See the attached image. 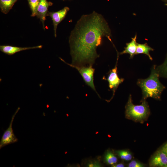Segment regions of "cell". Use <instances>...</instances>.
<instances>
[{"instance_id": "cell-9", "label": "cell", "mask_w": 167, "mask_h": 167, "mask_svg": "<svg viewBox=\"0 0 167 167\" xmlns=\"http://www.w3.org/2000/svg\"><path fill=\"white\" fill-rule=\"evenodd\" d=\"M42 47V45L29 47H19L9 45H2L0 46V50L6 54L12 55L21 51L32 49H41Z\"/></svg>"}, {"instance_id": "cell-10", "label": "cell", "mask_w": 167, "mask_h": 167, "mask_svg": "<svg viewBox=\"0 0 167 167\" xmlns=\"http://www.w3.org/2000/svg\"><path fill=\"white\" fill-rule=\"evenodd\" d=\"M52 4V3L48 2L47 0H40L37 8L36 16L41 22L44 29V23L46 16H47L48 8Z\"/></svg>"}, {"instance_id": "cell-2", "label": "cell", "mask_w": 167, "mask_h": 167, "mask_svg": "<svg viewBox=\"0 0 167 167\" xmlns=\"http://www.w3.org/2000/svg\"><path fill=\"white\" fill-rule=\"evenodd\" d=\"M159 77L155 66L152 69L148 78L138 79L137 84L141 89L143 100L149 97L157 100L161 99V93L165 87L160 82Z\"/></svg>"}, {"instance_id": "cell-18", "label": "cell", "mask_w": 167, "mask_h": 167, "mask_svg": "<svg viewBox=\"0 0 167 167\" xmlns=\"http://www.w3.org/2000/svg\"><path fill=\"white\" fill-rule=\"evenodd\" d=\"M144 166L142 163L134 160L131 161L128 165L129 167H143Z\"/></svg>"}, {"instance_id": "cell-5", "label": "cell", "mask_w": 167, "mask_h": 167, "mask_svg": "<svg viewBox=\"0 0 167 167\" xmlns=\"http://www.w3.org/2000/svg\"><path fill=\"white\" fill-rule=\"evenodd\" d=\"M20 109L19 107H18L17 109L12 117L8 127L3 134L0 141V149L6 145L16 142L18 141V138L13 132L12 124L15 117Z\"/></svg>"}, {"instance_id": "cell-4", "label": "cell", "mask_w": 167, "mask_h": 167, "mask_svg": "<svg viewBox=\"0 0 167 167\" xmlns=\"http://www.w3.org/2000/svg\"><path fill=\"white\" fill-rule=\"evenodd\" d=\"M60 59L65 63L77 70L82 77L86 84L96 92L94 84L93 77L95 69L92 67V66H73L66 62L62 58Z\"/></svg>"}, {"instance_id": "cell-16", "label": "cell", "mask_w": 167, "mask_h": 167, "mask_svg": "<svg viewBox=\"0 0 167 167\" xmlns=\"http://www.w3.org/2000/svg\"><path fill=\"white\" fill-rule=\"evenodd\" d=\"M116 153L120 158L124 161H129L131 160L132 157L131 153L126 150H120L116 151Z\"/></svg>"}, {"instance_id": "cell-22", "label": "cell", "mask_w": 167, "mask_h": 167, "mask_svg": "<svg viewBox=\"0 0 167 167\" xmlns=\"http://www.w3.org/2000/svg\"><path fill=\"white\" fill-rule=\"evenodd\" d=\"M165 5L166 6H167V3H165Z\"/></svg>"}, {"instance_id": "cell-7", "label": "cell", "mask_w": 167, "mask_h": 167, "mask_svg": "<svg viewBox=\"0 0 167 167\" xmlns=\"http://www.w3.org/2000/svg\"><path fill=\"white\" fill-rule=\"evenodd\" d=\"M151 167H167V155L161 149L156 151L149 161Z\"/></svg>"}, {"instance_id": "cell-11", "label": "cell", "mask_w": 167, "mask_h": 167, "mask_svg": "<svg viewBox=\"0 0 167 167\" xmlns=\"http://www.w3.org/2000/svg\"><path fill=\"white\" fill-rule=\"evenodd\" d=\"M136 40L137 35L135 34L134 37L131 38V41L126 44V46L125 47L124 49L120 53V54H128L130 55V58H132L136 54L138 43Z\"/></svg>"}, {"instance_id": "cell-1", "label": "cell", "mask_w": 167, "mask_h": 167, "mask_svg": "<svg viewBox=\"0 0 167 167\" xmlns=\"http://www.w3.org/2000/svg\"><path fill=\"white\" fill-rule=\"evenodd\" d=\"M111 33L108 23L101 14L94 11L82 16L69 37L72 59L69 64L92 66L99 57L96 49L101 44L103 37H106L112 42Z\"/></svg>"}, {"instance_id": "cell-20", "label": "cell", "mask_w": 167, "mask_h": 167, "mask_svg": "<svg viewBox=\"0 0 167 167\" xmlns=\"http://www.w3.org/2000/svg\"><path fill=\"white\" fill-rule=\"evenodd\" d=\"M113 167H124L125 166V165L122 163H120L118 164H115L112 165Z\"/></svg>"}, {"instance_id": "cell-3", "label": "cell", "mask_w": 167, "mask_h": 167, "mask_svg": "<svg viewBox=\"0 0 167 167\" xmlns=\"http://www.w3.org/2000/svg\"><path fill=\"white\" fill-rule=\"evenodd\" d=\"M125 109L126 118L140 123L146 121L150 113L148 104L145 100H143L141 105H135L132 103L131 95L129 96Z\"/></svg>"}, {"instance_id": "cell-15", "label": "cell", "mask_w": 167, "mask_h": 167, "mask_svg": "<svg viewBox=\"0 0 167 167\" xmlns=\"http://www.w3.org/2000/svg\"><path fill=\"white\" fill-rule=\"evenodd\" d=\"M156 69L160 77L167 78V54L163 63L156 67Z\"/></svg>"}, {"instance_id": "cell-12", "label": "cell", "mask_w": 167, "mask_h": 167, "mask_svg": "<svg viewBox=\"0 0 167 167\" xmlns=\"http://www.w3.org/2000/svg\"><path fill=\"white\" fill-rule=\"evenodd\" d=\"M153 49L149 46L147 43L144 44L137 43L136 54H144L147 55L149 59L152 60V58L149 54L151 51H153Z\"/></svg>"}, {"instance_id": "cell-21", "label": "cell", "mask_w": 167, "mask_h": 167, "mask_svg": "<svg viewBox=\"0 0 167 167\" xmlns=\"http://www.w3.org/2000/svg\"><path fill=\"white\" fill-rule=\"evenodd\" d=\"M163 2H164L165 3H167V0H162Z\"/></svg>"}, {"instance_id": "cell-14", "label": "cell", "mask_w": 167, "mask_h": 167, "mask_svg": "<svg viewBox=\"0 0 167 167\" xmlns=\"http://www.w3.org/2000/svg\"><path fill=\"white\" fill-rule=\"evenodd\" d=\"M104 159L105 162L110 165H113L118 161L117 157L111 151L109 150L105 154Z\"/></svg>"}, {"instance_id": "cell-8", "label": "cell", "mask_w": 167, "mask_h": 167, "mask_svg": "<svg viewBox=\"0 0 167 167\" xmlns=\"http://www.w3.org/2000/svg\"><path fill=\"white\" fill-rule=\"evenodd\" d=\"M69 10V8L65 7L62 10L56 12H48L47 16H50L52 19L54 26V35L56 37V31L58 24L65 18L67 12Z\"/></svg>"}, {"instance_id": "cell-13", "label": "cell", "mask_w": 167, "mask_h": 167, "mask_svg": "<svg viewBox=\"0 0 167 167\" xmlns=\"http://www.w3.org/2000/svg\"><path fill=\"white\" fill-rule=\"evenodd\" d=\"M17 0H0L1 11L4 14L8 13Z\"/></svg>"}, {"instance_id": "cell-19", "label": "cell", "mask_w": 167, "mask_h": 167, "mask_svg": "<svg viewBox=\"0 0 167 167\" xmlns=\"http://www.w3.org/2000/svg\"><path fill=\"white\" fill-rule=\"evenodd\" d=\"M161 149L167 155V142L162 146Z\"/></svg>"}, {"instance_id": "cell-17", "label": "cell", "mask_w": 167, "mask_h": 167, "mask_svg": "<svg viewBox=\"0 0 167 167\" xmlns=\"http://www.w3.org/2000/svg\"><path fill=\"white\" fill-rule=\"evenodd\" d=\"M28 1L31 11V16L32 17L36 16L37 8L40 0H28Z\"/></svg>"}, {"instance_id": "cell-6", "label": "cell", "mask_w": 167, "mask_h": 167, "mask_svg": "<svg viewBox=\"0 0 167 167\" xmlns=\"http://www.w3.org/2000/svg\"><path fill=\"white\" fill-rule=\"evenodd\" d=\"M118 55L115 67L110 70L109 72L107 78L106 79L109 83V88L113 91V96H114L116 90L120 84L124 80L123 78H120L118 74L117 64L118 59Z\"/></svg>"}]
</instances>
